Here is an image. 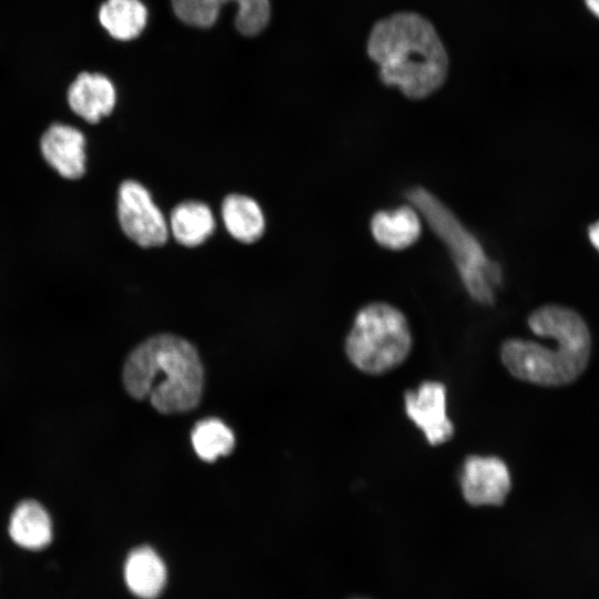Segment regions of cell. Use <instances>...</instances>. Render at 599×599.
<instances>
[{
	"label": "cell",
	"instance_id": "cell-10",
	"mask_svg": "<svg viewBox=\"0 0 599 599\" xmlns=\"http://www.w3.org/2000/svg\"><path fill=\"white\" fill-rule=\"evenodd\" d=\"M85 138L74 126L51 124L42 134L40 150L47 163L62 177L80 179L85 172Z\"/></svg>",
	"mask_w": 599,
	"mask_h": 599
},
{
	"label": "cell",
	"instance_id": "cell-20",
	"mask_svg": "<svg viewBox=\"0 0 599 599\" xmlns=\"http://www.w3.org/2000/svg\"><path fill=\"white\" fill-rule=\"evenodd\" d=\"M588 10L599 19V0H585Z\"/></svg>",
	"mask_w": 599,
	"mask_h": 599
},
{
	"label": "cell",
	"instance_id": "cell-4",
	"mask_svg": "<svg viewBox=\"0 0 599 599\" xmlns=\"http://www.w3.org/2000/svg\"><path fill=\"white\" fill-rule=\"evenodd\" d=\"M407 197L449 250L468 294L480 304H493L495 288L501 282L499 265L489 258L474 234L433 193L417 186L408 191Z\"/></svg>",
	"mask_w": 599,
	"mask_h": 599
},
{
	"label": "cell",
	"instance_id": "cell-7",
	"mask_svg": "<svg viewBox=\"0 0 599 599\" xmlns=\"http://www.w3.org/2000/svg\"><path fill=\"white\" fill-rule=\"evenodd\" d=\"M460 490L474 507L501 506L511 490V475L504 459L489 455H468L463 463Z\"/></svg>",
	"mask_w": 599,
	"mask_h": 599
},
{
	"label": "cell",
	"instance_id": "cell-8",
	"mask_svg": "<svg viewBox=\"0 0 599 599\" xmlns=\"http://www.w3.org/2000/svg\"><path fill=\"white\" fill-rule=\"evenodd\" d=\"M407 417L423 432L430 446L449 441L455 433L447 415V389L438 380H424L404 393Z\"/></svg>",
	"mask_w": 599,
	"mask_h": 599
},
{
	"label": "cell",
	"instance_id": "cell-14",
	"mask_svg": "<svg viewBox=\"0 0 599 599\" xmlns=\"http://www.w3.org/2000/svg\"><path fill=\"white\" fill-rule=\"evenodd\" d=\"M124 579L133 595L141 599H154L165 585L166 569L153 549L139 547L125 560Z\"/></svg>",
	"mask_w": 599,
	"mask_h": 599
},
{
	"label": "cell",
	"instance_id": "cell-12",
	"mask_svg": "<svg viewBox=\"0 0 599 599\" xmlns=\"http://www.w3.org/2000/svg\"><path fill=\"white\" fill-rule=\"evenodd\" d=\"M52 520L45 508L28 499L17 505L9 520V535L14 544L28 550H41L52 540Z\"/></svg>",
	"mask_w": 599,
	"mask_h": 599
},
{
	"label": "cell",
	"instance_id": "cell-1",
	"mask_svg": "<svg viewBox=\"0 0 599 599\" xmlns=\"http://www.w3.org/2000/svg\"><path fill=\"white\" fill-rule=\"evenodd\" d=\"M528 326L537 336L556 341V347L522 338L506 339L500 347L506 369L515 378L539 386L575 382L586 369L591 353V336L583 318L571 308L548 304L531 312Z\"/></svg>",
	"mask_w": 599,
	"mask_h": 599
},
{
	"label": "cell",
	"instance_id": "cell-3",
	"mask_svg": "<svg viewBox=\"0 0 599 599\" xmlns=\"http://www.w3.org/2000/svg\"><path fill=\"white\" fill-rule=\"evenodd\" d=\"M123 384L132 397L150 399L160 413H183L201 399L203 367L191 343L160 334L130 353L123 368Z\"/></svg>",
	"mask_w": 599,
	"mask_h": 599
},
{
	"label": "cell",
	"instance_id": "cell-18",
	"mask_svg": "<svg viewBox=\"0 0 599 599\" xmlns=\"http://www.w3.org/2000/svg\"><path fill=\"white\" fill-rule=\"evenodd\" d=\"M191 439L197 456L206 461L227 455L235 443L232 430L217 418L199 422L192 432Z\"/></svg>",
	"mask_w": 599,
	"mask_h": 599
},
{
	"label": "cell",
	"instance_id": "cell-17",
	"mask_svg": "<svg viewBox=\"0 0 599 599\" xmlns=\"http://www.w3.org/2000/svg\"><path fill=\"white\" fill-rule=\"evenodd\" d=\"M98 19L110 37L130 41L145 28L148 10L140 0H105L99 8Z\"/></svg>",
	"mask_w": 599,
	"mask_h": 599
},
{
	"label": "cell",
	"instance_id": "cell-16",
	"mask_svg": "<svg viewBox=\"0 0 599 599\" xmlns=\"http://www.w3.org/2000/svg\"><path fill=\"white\" fill-rule=\"evenodd\" d=\"M222 217L230 235L242 243L257 241L265 230V219L258 203L244 194L225 196Z\"/></svg>",
	"mask_w": 599,
	"mask_h": 599
},
{
	"label": "cell",
	"instance_id": "cell-6",
	"mask_svg": "<svg viewBox=\"0 0 599 599\" xmlns=\"http://www.w3.org/2000/svg\"><path fill=\"white\" fill-rule=\"evenodd\" d=\"M116 203L120 226L131 241L142 247L166 242L169 225L144 185L134 180L123 181Z\"/></svg>",
	"mask_w": 599,
	"mask_h": 599
},
{
	"label": "cell",
	"instance_id": "cell-15",
	"mask_svg": "<svg viewBox=\"0 0 599 599\" xmlns=\"http://www.w3.org/2000/svg\"><path fill=\"white\" fill-rule=\"evenodd\" d=\"M170 230L183 246L194 247L204 243L215 230V219L207 204L184 201L171 212Z\"/></svg>",
	"mask_w": 599,
	"mask_h": 599
},
{
	"label": "cell",
	"instance_id": "cell-9",
	"mask_svg": "<svg viewBox=\"0 0 599 599\" xmlns=\"http://www.w3.org/2000/svg\"><path fill=\"white\" fill-rule=\"evenodd\" d=\"M235 3V26L245 35H255L267 24L271 14L268 0H172V7L184 23L209 28L215 23L220 9Z\"/></svg>",
	"mask_w": 599,
	"mask_h": 599
},
{
	"label": "cell",
	"instance_id": "cell-19",
	"mask_svg": "<svg viewBox=\"0 0 599 599\" xmlns=\"http://www.w3.org/2000/svg\"><path fill=\"white\" fill-rule=\"evenodd\" d=\"M588 237L593 247L599 252V220L588 227Z\"/></svg>",
	"mask_w": 599,
	"mask_h": 599
},
{
	"label": "cell",
	"instance_id": "cell-2",
	"mask_svg": "<svg viewBox=\"0 0 599 599\" xmlns=\"http://www.w3.org/2000/svg\"><path fill=\"white\" fill-rule=\"evenodd\" d=\"M367 53L380 80L409 99H423L446 80L448 57L434 26L414 12H398L376 22Z\"/></svg>",
	"mask_w": 599,
	"mask_h": 599
},
{
	"label": "cell",
	"instance_id": "cell-5",
	"mask_svg": "<svg viewBox=\"0 0 599 599\" xmlns=\"http://www.w3.org/2000/svg\"><path fill=\"white\" fill-rule=\"evenodd\" d=\"M412 347L413 336L406 316L385 302L363 306L345 339V353L352 365L373 376L402 365Z\"/></svg>",
	"mask_w": 599,
	"mask_h": 599
},
{
	"label": "cell",
	"instance_id": "cell-13",
	"mask_svg": "<svg viewBox=\"0 0 599 599\" xmlns=\"http://www.w3.org/2000/svg\"><path fill=\"white\" fill-rule=\"evenodd\" d=\"M370 230L379 245L389 250H404L418 240L422 223L414 207L403 205L392 211L375 213Z\"/></svg>",
	"mask_w": 599,
	"mask_h": 599
},
{
	"label": "cell",
	"instance_id": "cell-11",
	"mask_svg": "<svg viewBox=\"0 0 599 599\" xmlns=\"http://www.w3.org/2000/svg\"><path fill=\"white\" fill-rule=\"evenodd\" d=\"M67 102L74 114L94 124L113 111L116 90L105 74L82 71L69 84Z\"/></svg>",
	"mask_w": 599,
	"mask_h": 599
}]
</instances>
